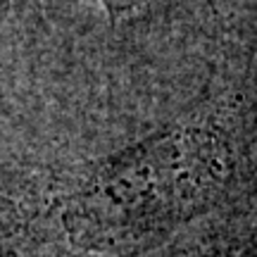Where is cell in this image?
<instances>
[{
    "label": "cell",
    "instance_id": "obj_1",
    "mask_svg": "<svg viewBox=\"0 0 257 257\" xmlns=\"http://www.w3.org/2000/svg\"><path fill=\"white\" fill-rule=\"evenodd\" d=\"M102 3H105V8L110 10L112 15H119V12H126V10H131L134 5L143 3V0H102Z\"/></svg>",
    "mask_w": 257,
    "mask_h": 257
}]
</instances>
